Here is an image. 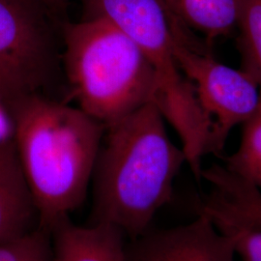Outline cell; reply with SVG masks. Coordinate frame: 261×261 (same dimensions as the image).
<instances>
[{
  "mask_svg": "<svg viewBox=\"0 0 261 261\" xmlns=\"http://www.w3.org/2000/svg\"><path fill=\"white\" fill-rule=\"evenodd\" d=\"M184 165L185 153L169 138L153 102L106 127L91 181L93 223L111 225L130 240L146 232L172 200Z\"/></svg>",
  "mask_w": 261,
  "mask_h": 261,
  "instance_id": "obj_1",
  "label": "cell"
},
{
  "mask_svg": "<svg viewBox=\"0 0 261 261\" xmlns=\"http://www.w3.org/2000/svg\"><path fill=\"white\" fill-rule=\"evenodd\" d=\"M10 112L38 226L50 234L84 203L106 128L77 107L49 97L28 98Z\"/></svg>",
  "mask_w": 261,
  "mask_h": 261,
  "instance_id": "obj_2",
  "label": "cell"
},
{
  "mask_svg": "<svg viewBox=\"0 0 261 261\" xmlns=\"http://www.w3.org/2000/svg\"><path fill=\"white\" fill-rule=\"evenodd\" d=\"M66 100L109 127L155 101L152 67L134 40L102 17L61 24Z\"/></svg>",
  "mask_w": 261,
  "mask_h": 261,
  "instance_id": "obj_3",
  "label": "cell"
},
{
  "mask_svg": "<svg viewBox=\"0 0 261 261\" xmlns=\"http://www.w3.org/2000/svg\"><path fill=\"white\" fill-rule=\"evenodd\" d=\"M83 1L84 18L109 19L141 49L156 80L154 103L176 132L194 176L201 179L202 160L210 150L211 123L174 54L173 31L180 19L166 0Z\"/></svg>",
  "mask_w": 261,
  "mask_h": 261,
  "instance_id": "obj_4",
  "label": "cell"
},
{
  "mask_svg": "<svg viewBox=\"0 0 261 261\" xmlns=\"http://www.w3.org/2000/svg\"><path fill=\"white\" fill-rule=\"evenodd\" d=\"M66 101L61 23L40 0H0V100Z\"/></svg>",
  "mask_w": 261,
  "mask_h": 261,
  "instance_id": "obj_5",
  "label": "cell"
},
{
  "mask_svg": "<svg viewBox=\"0 0 261 261\" xmlns=\"http://www.w3.org/2000/svg\"><path fill=\"white\" fill-rule=\"evenodd\" d=\"M213 43L180 19L173 31L179 66L193 85L196 99L211 123L209 154L221 155L234 128L248 121L260 103L259 86L242 70L215 58Z\"/></svg>",
  "mask_w": 261,
  "mask_h": 261,
  "instance_id": "obj_6",
  "label": "cell"
},
{
  "mask_svg": "<svg viewBox=\"0 0 261 261\" xmlns=\"http://www.w3.org/2000/svg\"><path fill=\"white\" fill-rule=\"evenodd\" d=\"M127 261H235L230 239L198 211L190 223L146 232L126 244Z\"/></svg>",
  "mask_w": 261,
  "mask_h": 261,
  "instance_id": "obj_7",
  "label": "cell"
},
{
  "mask_svg": "<svg viewBox=\"0 0 261 261\" xmlns=\"http://www.w3.org/2000/svg\"><path fill=\"white\" fill-rule=\"evenodd\" d=\"M36 227L37 210L12 140L0 145V243L19 238Z\"/></svg>",
  "mask_w": 261,
  "mask_h": 261,
  "instance_id": "obj_8",
  "label": "cell"
},
{
  "mask_svg": "<svg viewBox=\"0 0 261 261\" xmlns=\"http://www.w3.org/2000/svg\"><path fill=\"white\" fill-rule=\"evenodd\" d=\"M50 261H127L124 234L111 225L69 220L50 232Z\"/></svg>",
  "mask_w": 261,
  "mask_h": 261,
  "instance_id": "obj_9",
  "label": "cell"
},
{
  "mask_svg": "<svg viewBox=\"0 0 261 261\" xmlns=\"http://www.w3.org/2000/svg\"><path fill=\"white\" fill-rule=\"evenodd\" d=\"M187 27L207 41L228 35L236 28V0H166Z\"/></svg>",
  "mask_w": 261,
  "mask_h": 261,
  "instance_id": "obj_10",
  "label": "cell"
},
{
  "mask_svg": "<svg viewBox=\"0 0 261 261\" xmlns=\"http://www.w3.org/2000/svg\"><path fill=\"white\" fill-rule=\"evenodd\" d=\"M199 211L207 215L233 245L243 261H261V224L225 205L210 193Z\"/></svg>",
  "mask_w": 261,
  "mask_h": 261,
  "instance_id": "obj_11",
  "label": "cell"
},
{
  "mask_svg": "<svg viewBox=\"0 0 261 261\" xmlns=\"http://www.w3.org/2000/svg\"><path fill=\"white\" fill-rule=\"evenodd\" d=\"M236 7L241 70L257 84L261 93V0H236Z\"/></svg>",
  "mask_w": 261,
  "mask_h": 261,
  "instance_id": "obj_12",
  "label": "cell"
},
{
  "mask_svg": "<svg viewBox=\"0 0 261 261\" xmlns=\"http://www.w3.org/2000/svg\"><path fill=\"white\" fill-rule=\"evenodd\" d=\"M224 166L261 191V99L252 117L243 124L238 148L224 157Z\"/></svg>",
  "mask_w": 261,
  "mask_h": 261,
  "instance_id": "obj_13",
  "label": "cell"
},
{
  "mask_svg": "<svg viewBox=\"0 0 261 261\" xmlns=\"http://www.w3.org/2000/svg\"><path fill=\"white\" fill-rule=\"evenodd\" d=\"M51 237L39 226L19 238L0 243V261H50Z\"/></svg>",
  "mask_w": 261,
  "mask_h": 261,
  "instance_id": "obj_14",
  "label": "cell"
},
{
  "mask_svg": "<svg viewBox=\"0 0 261 261\" xmlns=\"http://www.w3.org/2000/svg\"><path fill=\"white\" fill-rule=\"evenodd\" d=\"M225 196L232 209L261 224V191L257 188L237 178L228 184Z\"/></svg>",
  "mask_w": 261,
  "mask_h": 261,
  "instance_id": "obj_15",
  "label": "cell"
},
{
  "mask_svg": "<svg viewBox=\"0 0 261 261\" xmlns=\"http://www.w3.org/2000/svg\"><path fill=\"white\" fill-rule=\"evenodd\" d=\"M15 139V121L8 108L0 100V145Z\"/></svg>",
  "mask_w": 261,
  "mask_h": 261,
  "instance_id": "obj_16",
  "label": "cell"
},
{
  "mask_svg": "<svg viewBox=\"0 0 261 261\" xmlns=\"http://www.w3.org/2000/svg\"><path fill=\"white\" fill-rule=\"evenodd\" d=\"M50 15L59 22L63 23L67 19V12L70 0H40Z\"/></svg>",
  "mask_w": 261,
  "mask_h": 261,
  "instance_id": "obj_17",
  "label": "cell"
}]
</instances>
